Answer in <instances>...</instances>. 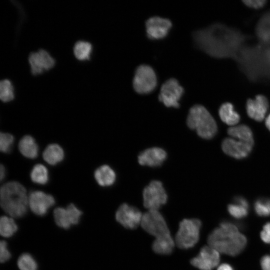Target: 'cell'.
<instances>
[{"mask_svg": "<svg viewBox=\"0 0 270 270\" xmlns=\"http://www.w3.org/2000/svg\"><path fill=\"white\" fill-rule=\"evenodd\" d=\"M207 241L209 246L219 252L230 256L239 254L247 244L246 237L235 224L228 222H221L208 235Z\"/></svg>", "mask_w": 270, "mask_h": 270, "instance_id": "6da1fadb", "label": "cell"}, {"mask_svg": "<svg viewBox=\"0 0 270 270\" xmlns=\"http://www.w3.org/2000/svg\"><path fill=\"white\" fill-rule=\"evenodd\" d=\"M0 200L2 210L13 218L23 217L29 208L26 190L17 182H9L1 186Z\"/></svg>", "mask_w": 270, "mask_h": 270, "instance_id": "7a4b0ae2", "label": "cell"}, {"mask_svg": "<svg viewBox=\"0 0 270 270\" xmlns=\"http://www.w3.org/2000/svg\"><path fill=\"white\" fill-rule=\"evenodd\" d=\"M186 124L204 139L212 138L218 131L214 119L206 108L200 104H195L190 109Z\"/></svg>", "mask_w": 270, "mask_h": 270, "instance_id": "3957f363", "label": "cell"}, {"mask_svg": "<svg viewBox=\"0 0 270 270\" xmlns=\"http://www.w3.org/2000/svg\"><path fill=\"white\" fill-rule=\"evenodd\" d=\"M201 226L200 220L196 218L182 220L175 236L177 246L184 250L194 247L199 240Z\"/></svg>", "mask_w": 270, "mask_h": 270, "instance_id": "277c9868", "label": "cell"}, {"mask_svg": "<svg viewBox=\"0 0 270 270\" xmlns=\"http://www.w3.org/2000/svg\"><path fill=\"white\" fill-rule=\"evenodd\" d=\"M156 85L157 78L153 68L146 64L139 65L132 80L134 90L140 94H146L152 92Z\"/></svg>", "mask_w": 270, "mask_h": 270, "instance_id": "5b68a950", "label": "cell"}, {"mask_svg": "<svg viewBox=\"0 0 270 270\" xmlns=\"http://www.w3.org/2000/svg\"><path fill=\"white\" fill-rule=\"evenodd\" d=\"M144 206L149 210H158L167 202L168 195L159 180L152 181L142 192Z\"/></svg>", "mask_w": 270, "mask_h": 270, "instance_id": "8992f818", "label": "cell"}, {"mask_svg": "<svg viewBox=\"0 0 270 270\" xmlns=\"http://www.w3.org/2000/svg\"><path fill=\"white\" fill-rule=\"evenodd\" d=\"M140 225L148 233L156 238L170 234L162 215L156 210H149L142 214Z\"/></svg>", "mask_w": 270, "mask_h": 270, "instance_id": "52a82bcc", "label": "cell"}, {"mask_svg": "<svg viewBox=\"0 0 270 270\" xmlns=\"http://www.w3.org/2000/svg\"><path fill=\"white\" fill-rule=\"evenodd\" d=\"M184 92V88L174 78L166 80L161 86L158 100L167 107L178 108L179 100Z\"/></svg>", "mask_w": 270, "mask_h": 270, "instance_id": "ba28073f", "label": "cell"}, {"mask_svg": "<svg viewBox=\"0 0 270 270\" xmlns=\"http://www.w3.org/2000/svg\"><path fill=\"white\" fill-rule=\"evenodd\" d=\"M82 212L73 204L66 208L58 207L54 210V218L59 227L68 229L72 226L78 224Z\"/></svg>", "mask_w": 270, "mask_h": 270, "instance_id": "9c48e42d", "label": "cell"}, {"mask_svg": "<svg viewBox=\"0 0 270 270\" xmlns=\"http://www.w3.org/2000/svg\"><path fill=\"white\" fill-rule=\"evenodd\" d=\"M142 214L136 208L127 204H121L116 213V218L124 227L133 230L140 224Z\"/></svg>", "mask_w": 270, "mask_h": 270, "instance_id": "30bf717a", "label": "cell"}, {"mask_svg": "<svg viewBox=\"0 0 270 270\" xmlns=\"http://www.w3.org/2000/svg\"><path fill=\"white\" fill-rule=\"evenodd\" d=\"M220 261V252L208 246L200 249L198 254L190 260V264L200 270H212Z\"/></svg>", "mask_w": 270, "mask_h": 270, "instance_id": "8fae6325", "label": "cell"}, {"mask_svg": "<svg viewBox=\"0 0 270 270\" xmlns=\"http://www.w3.org/2000/svg\"><path fill=\"white\" fill-rule=\"evenodd\" d=\"M55 204L52 196L40 190L32 192L28 195V207L35 214L44 216Z\"/></svg>", "mask_w": 270, "mask_h": 270, "instance_id": "7c38bea8", "label": "cell"}, {"mask_svg": "<svg viewBox=\"0 0 270 270\" xmlns=\"http://www.w3.org/2000/svg\"><path fill=\"white\" fill-rule=\"evenodd\" d=\"M145 25L147 36L152 40H158L168 35L172 22L168 18L153 16L146 20Z\"/></svg>", "mask_w": 270, "mask_h": 270, "instance_id": "4fadbf2b", "label": "cell"}, {"mask_svg": "<svg viewBox=\"0 0 270 270\" xmlns=\"http://www.w3.org/2000/svg\"><path fill=\"white\" fill-rule=\"evenodd\" d=\"M28 62L32 74L37 76L52 69L56 64L54 59L44 50L31 52Z\"/></svg>", "mask_w": 270, "mask_h": 270, "instance_id": "5bb4252c", "label": "cell"}, {"mask_svg": "<svg viewBox=\"0 0 270 270\" xmlns=\"http://www.w3.org/2000/svg\"><path fill=\"white\" fill-rule=\"evenodd\" d=\"M253 144L232 138L224 139L222 148L227 155L236 159L246 158L252 150Z\"/></svg>", "mask_w": 270, "mask_h": 270, "instance_id": "9a60e30c", "label": "cell"}, {"mask_svg": "<svg viewBox=\"0 0 270 270\" xmlns=\"http://www.w3.org/2000/svg\"><path fill=\"white\" fill-rule=\"evenodd\" d=\"M268 108V100L262 94L257 95L254 99H248L246 104L248 115L258 122H262L264 119Z\"/></svg>", "mask_w": 270, "mask_h": 270, "instance_id": "2e32d148", "label": "cell"}, {"mask_svg": "<svg viewBox=\"0 0 270 270\" xmlns=\"http://www.w3.org/2000/svg\"><path fill=\"white\" fill-rule=\"evenodd\" d=\"M167 157L166 152L162 148H150L144 150L138 156V162L142 166L151 167L162 165Z\"/></svg>", "mask_w": 270, "mask_h": 270, "instance_id": "e0dca14e", "label": "cell"}, {"mask_svg": "<svg viewBox=\"0 0 270 270\" xmlns=\"http://www.w3.org/2000/svg\"><path fill=\"white\" fill-rule=\"evenodd\" d=\"M94 176L98 184L102 186H112L116 180L115 172L108 165L98 168L94 172Z\"/></svg>", "mask_w": 270, "mask_h": 270, "instance_id": "ac0fdd59", "label": "cell"}, {"mask_svg": "<svg viewBox=\"0 0 270 270\" xmlns=\"http://www.w3.org/2000/svg\"><path fill=\"white\" fill-rule=\"evenodd\" d=\"M228 134L232 138L254 145L252 132L246 125L240 124L231 126L228 130Z\"/></svg>", "mask_w": 270, "mask_h": 270, "instance_id": "d6986e66", "label": "cell"}, {"mask_svg": "<svg viewBox=\"0 0 270 270\" xmlns=\"http://www.w3.org/2000/svg\"><path fill=\"white\" fill-rule=\"evenodd\" d=\"M175 244L170 234H168L156 238L152 243V248L156 254H169L172 252Z\"/></svg>", "mask_w": 270, "mask_h": 270, "instance_id": "ffe728a7", "label": "cell"}, {"mask_svg": "<svg viewBox=\"0 0 270 270\" xmlns=\"http://www.w3.org/2000/svg\"><path fill=\"white\" fill-rule=\"evenodd\" d=\"M18 149L20 153L27 158H34L38 155V146L34 139L29 135L25 136L20 139Z\"/></svg>", "mask_w": 270, "mask_h": 270, "instance_id": "44dd1931", "label": "cell"}, {"mask_svg": "<svg viewBox=\"0 0 270 270\" xmlns=\"http://www.w3.org/2000/svg\"><path fill=\"white\" fill-rule=\"evenodd\" d=\"M44 160L50 165H56L64 158V152L62 148L56 144L48 145L42 153Z\"/></svg>", "mask_w": 270, "mask_h": 270, "instance_id": "7402d4cb", "label": "cell"}, {"mask_svg": "<svg viewBox=\"0 0 270 270\" xmlns=\"http://www.w3.org/2000/svg\"><path fill=\"white\" fill-rule=\"evenodd\" d=\"M218 114L224 123L232 126L236 125L240 120V115L234 110L233 105L230 102L221 105Z\"/></svg>", "mask_w": 270, "mask_h": 270, "instance_id": "603a6c76", "label": "cell"}, {"mask_svg": "<svg viewBox=\"0 0 270 270\" xmlns=\"http://www.w3.org/2000/svg\"><path fill=\"white\" fill-rule=\"evenodd\" d=\"M92 50V44L83 40L77 42L74 46V54L76 58L79 60H89Z\"/></svg>", "mask_w": 270, "mask_h": 270, "instance_id": "cb8c5ba5", "label": "cell"}, {"mask_svg": "<svg viewBox=\"0 0 270 270\" xmlns=\"http://www.w3.org/2000/svg\"><path fill=\"white\" fill-rule=\"evenodd\" d=\"M18 226L13 218L2 216L0 219V234L4 238L12 236L17 231Z\"/></svg>", "mask_w": 270, "mask_h": 270, "instance_id": "d4e9b609", "label": "cell"}, {"mask_svg": "<svg viewBox=\"0 0 270 270\" xmlns=\"http://www.w3.org/2000/svg\"><path fill=\"white\" fill-rule=\"evenodd\" d=\"M30 176L34 182L40 184H45L48 180V169L42 164H36L32 168Z\"/></svg>", "mask_w": 270, "mask_h": 270, "instance_id": "484cf974", "label": "cell"}, {"mask_svg": "<svg viewBox=\"0 0 270 270\" xmlns=\"http://www.w3.org/2000/svg\"><path fill=\"white\" fill-rule=\"evenodd\" d=\"M14 98V88L11 82L7 79L0 82V98L4 102H9Z\"/></svg>", "mask_w": 270, "mask_h": 270, "instance_id": "4316f807", "label": "cell"}, {"mask_svg": "<svg viewBox=\"0 0 270 270\" xmlns=\"http://www.w3.org/2000/svg\"><path fill=\"white\" fill-rule=\"evenodd\" d=\"M17 264L20 270H38V264L33 256L28 253L20 256Z\"/></svg>", "mask_w": 270, "mask_h": 270, "instance_id": "83f0119b", "label": "cell"}, {"mask_svg": "<svg viewBox=\"0 0 270 270\" xmlns=\"http://www.w3.org/2000/svg\"><path fill=\"white\" fill-rule=\"evenodd\" d=\"M254 209L258 216H270V198H261L257 200L254 204Z\"/></svg>", "mask_w": 270, "mask_h": 270, "instance_id": "f1b7e54d", "label": "cell"}, {"mask_svg": "<svg viewBox=\"0 0 270 270\" xmlns=\"http://www.w3.org/2000/svg\"><path fill=\"white\" fill-rule=\"evenodd\" d=\"M248 208L235 202L228 206V213L234 218L238 219L243 218L247 216Z\"/></svg>", "mask_w": 270, "mask_h": 270, "instance_id": "f546056e", "label": "cell"}, {"mask_svg": "<svg viewBox=\"0 0 270 270\" xmlns=\"http://www.w3.org/2000/svg\"><path fill=\"white\" fill-rule=\"evenodd\" d=\"M14 142V136L8 133L1 132L0 134V150L4 153L10 152Z\"/></svg>", "mask_w": 270, "mask_h": 270, "instance_id": "4dcf8cb0", "label": "cell"}, {"mask_svg": "<svg viewBox=\"0 0 270 270\" xmlns=\"http://www.w3.org/2000/svg\"><path fill=\"white\" fill-rule=\"evenodd\" d=\"M12 255L8 248L7 243L4 240H1L0 242V261L2 263L8 262L11 258Z\"/></svg>", "mask_w": 270, "mask_h": 270, "instance_id": "1f68e13d", "label": "cell"}, {"mask_svg": "<svg viewBox=\"0 0 270 270\" xmlns=\"http://www.w3.org/2000/svg\"><path fill=\"white\" fill-rule=\"evenodd\" d=\"M260 236L264 242L270 244V222L266 223L264 226Z\"/></svg>", "mask_w": 270, "mask_h": 270, "instance_id": "d6a6232c", "label": "cell"}, {"mask_svg": "<svg viewBox=\"0 0 270 270\" xmlns=\"http://www.w3.org/2000/svg\"><path fill=\"white\" fill-rule=\"evenodd\" d=\"M242 2L246 6L256 9L262 8L266 2L265 0H248Z\"/></svg>", "mask_w": 270, "mask_h": 270, "instance_id": "836d02e7", "label": "cell"}, {"mask_svg": "<svg viewBox=\"0 0 270 270\" xmlns=\"http://www.w3.org/2000/svg\"><path fill=\"white\" fill-rule=\"evenodd\" d=\"M260 263L262 270H270V256H264L260 259Z\"/></svg>", "mask_w": 270, "mask_h": 270, "instance_id": "e575fe53", "label": "cell"}, {"mask_svg": "<svg viewBox=\"0 0 270 270\" xmlns=\"http://www.w3.org/2000/svg\"><path fill=\"white\" fill-rule=\"evenodd\" d=\"M234 201L235 202L239 204L246 208H248L249 204L248 201L242 196H236L235 198Z\"/></svg>", "mask_w": 270, "mask_h": 270, "instance_id": "d590c367", "label": "cell"}, {"mask_svg": "<svg viewBox=\"0 0 270 270\" xmlns=\"http://www.w3.org/2000/svg\"><path fill=\"white\" fill-rule=\"evenodd\" d=\"M217 270H234V268L228 264H222L218 267Z\"/></svg>", "mask_w": 270, "mask_h": 270, "instance_id": "8d00e7d4", "label": "cell"}, {"mask_svg": "<svg viewBox=\"0 0 270 270\" xmlns=\"http://www.w3.org/2000/svg\"><path fill=\"white\" fill-rule=\"evenodd\" d=\"M0 180H2L4 178L6 174V170L4 166L1 164H0Z\"/></svg>", "mask_w": 270, "mask_h": 270, "instance_id": "74e56055", "label": "cell"}, {"mask_svg": "<svg viewBox=\"0 0 270 270\" xmlns=\"http://www.w3.org/2000/svg\"><path fill=\"white\" fill-rule=\"evenodd\" d=\"M265 124L267 128L270 131V114L266 118Z\"/></svg>", "mask_w": 270, "mask_h": 270, "instance_id": "f35d334b", "label": "cell"}]
</instances>
